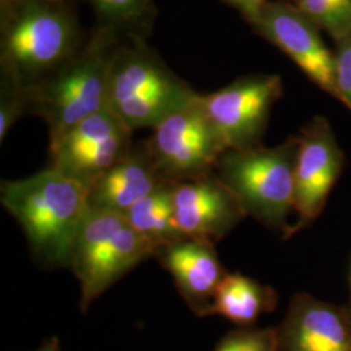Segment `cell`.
I'll return each instance as SVG.
<instances>
[{
    "label": "cell",
    "mask_w": 351,
    "mask_h": 351,
    "mask_svg": "<svg viewBox=\"0 0 351 351\" xmlns=\"http://www.w3.org/2000/svg\"><path fill=\"white\" fill-rule=\"evenodd\" d=\"M1 75L26 90L81 49L80 23L69 0H0Z\"/></svg>",
    "instance_id": "6da1fadb"
},
{
    "label": "cell",
    "mask_w": 351,
    "mask_h": 351,
    "mask_svg": "<svg viewBox=\"0 0 351 351\" xmlns=\"http://www.w3.org/2000/svg\"><path fill=\"white\" fill-rule=\"evenodd\" d=\"M0 202L23 228L38 263L71 265L75 237L88 213V189L49 167L23 180L1 181Z\"/></svg>",
    "instance_id": "7a4b0ae2"
},
{
    "label": "cell",
    "mask_w": 351,
    "mask_h": 351,
    "mask_svg": "<svg viewBox=\"0 0 351 351\" xmlns=\"http://www.w3.org/2000/svg\"><path fill=\"white\" fill-rule=\"evenodd\" d=\"M123 34L99 25L81 49L27 90L29 113L42 117L50 147L90 116L110 108V75Z\"/></svg>",
    "instance_id": "3957f363"
},
{
    "label": "cell",
    "mask_w": 351,
    "mask_h": 351,
    "mask_svg": "<svg viewBox=\"0 0 351 351\" xmlns=\"http://www.w3.org/2000/svg\"><path fill=\"white\" fill-rule=\"evenodd\" d=\"M197 97L143 38L123 37L113 58L108 104L130 130L155 129Z\"/></svg>",
    "instance_id": "277c9868"
},
{
    "label": "cell",
    "mask_w": 351,
    "mask_h": 351,
    "mask_svg": "<svg viewBox=\"0 0 351 351\" xmlns=\"http://www.w3.org/2000/svg\"><path fill=\"white\" fill-rule=\"evenodd\" d=\"M298 137L275 147L255 146L226 150L215 175L232 191L246 216L274 232H288V217L294 211V175Z\"/></svg>",
    "instance_id": "5b68a950"
},
{
    "label": "cell",
    "mask_w": 351,
    "mask_h": 351,
    "mask_svg": "<svg viewBox=\"0 0 351 351\" xmlns=\"http://www.w3.org/2000/svg\"><path fill=\"white\" fill-rule=\"evenodd\" d=\"M154 254L155 247L130 226L125 215L88 210L69 265L80 282L81 313H86L107 289Z\"/></svg>",
    "instance_id": "8992f818"
},
{
    "label": "cell",
    "mask_w": 351,
    "mask_h": 351,
    "mask_svg": "<svg viewBox=\"0 0 351 351\" xmlns=\"http://www.w3.org/2000/svg\"><path fill=\"white\" fill-rule=\"evenodd\" d=\"M146 143L160 175L172 184L213 175L226 151L202 108L199 94L188 107L156 126Z\"/></svg>",
    "instance_id": "52a82bcc"
},
{
    "label": "cell",
    "mask_w": 351,
    "mask_h": 351,
    "mask_svg": "<svg viewBox=\"0 0 351 351\" xmlns=\"http://www.w3.org/2000/svg\"><path fill=\"white\" fill-rule=\"evenodd\" d=\"M281 95L278 75H254L199 94V103L226 150H245L262 145L272 107Z\"/></svg>",
    "instance_id": "ba28073f"
},
{
    "label": "cell",
    "mask_w": 351,
    "mask_h": 351,
    "mask_svg": "<svg viewBox=\"0 0 351 351\" xmlns=\"http://www.w3.org/2000/svg\"><path fill=\"white\" fill-rule=\"evenodd\" d=\"M128 126L106 108L72 128L50 149V167L90 189L133 149Z\"/></svg>",
    "instance_id": "9c48e42d"
},
{
    "label": "cell",
    "mask_w": 351,
    "mask_h": 351,
    "mask_svg": "<svg viewBox=\"0 0 351 351\" xmlns=\"http://www.w3.org/2000/svg\"><path fill=\"white\" fill-rule=\"evenodd\" d=\"M345 156L330 124L315 117L302 129L294 175V213L297 221L284 236L288 239L311 226L322 215L329 194L343 169Z\"/></svg>",
    "instance_id": "30bf717a"
},
{
    "label": "cell",
    "mask_w": 351,
    "mask_h": 351,
    "mask_svg": "<svg viewBox=\"0 0 351 351\" xmlns=\"http://www.w3.org/2000/svg\"><path fill=\"white\" fill-rule=\"evenodd\" d=\"M250 24L258 34L287 53L315 85L339 99L336 55L323 42L320 29L295 4L271 0Z\"/></svg>",
    "instance_id": "8fae6325"
},
{
    "label": "cell",
    "mask_w": 351,
    "mask_h": 351,
    "mask_svg": "<svg viewBox=\"0 0 351 351\" xmlns=\"http://www.w3.org/2000/svg\"><path fill=\"white\" fill-rule=\"evenodd\" d=\"M176 224L186 239L216 243L246 217L241 204L217 176L173 184Z\"/></svg>",
    "instance_id": "7c38bea8"
},
{
    "label": "cell",
    "mask_w": 351,
    "mask_h": 351,
    "mask_svg": "<svg viewBox=\"0 0 351 351\" xmlns=\"http://www.w3.org/2000/svg\"><path fill=\"white\" fill-rule=\"evenodd\" d=\"M277 328V351H351V326L345 306L295 294Z\"/></svg>",
    "instance_id": "4fadbf2b"
},
{
    "label": "cell",
    "mask_w": 351,
    "mask_h": 351,
    "mask_svg": "<svg viewBox=\"0 0 351 351\" xmlns=\"http://www.w3.org/2000/svg\"><path fill=\"white\" fill-rule=\"evenodd\" d=\"M154 258L173 277L181 298L194 314L213 315L216 291L228 274L213 243L182 239L156 249Z\"/></svg>",
    "instance_id": "5bb4252c"
},
{
    "label": "cell",
    "mask_w": 351,
    "mask_h": 351,
    "mask_svg": "<svg viewBox=\"0 0 351 351\" xmlns=\"http://www.w3.org/2000/svg\"><path fill=\"white\" fill-rule=\"evenodd\" d=\"M168 182L160 175L146 142L110 168L88 190L90 211L125 215L136 203Z\"/></svg>",
    "instance_id": "9a60e30c"
},
{
    "label": "cell",
    "mask_w": 351,
    "mask_h": 351,
    "mask_svg": "<svg viewBox=\"0 0 351 351\" xmlns=\"http://www.w3.org/2000/svg\"><path fill=\"white\" fill-rule=\"evenodd\" d=\"M276 306L274 289L241 274H226L216 291L213 315L224 316L241 328H250Z\"/></svg>",
    "instance_id": "2e32d148"
},
{
    "label": "cell",
    "mask_w": 351,
    "mask_h": 351,
    "mask_svg": "<svg viewBox=\"0 0 351 351\" xmlns=\"http://www.w3.org/2000/svg\"><path fill=\"white\" fill-rule=\"evenodd\" d=\"M125 217L143 239L155 247L186 239L178 230L175 219L173 184L165 182L150 195L136 203Z\"/></svg>",
    "instance_id": "e0dca14e"
},
{
    "label": "cell",
    "mask_w": 351,
    "mask_h": 351,
    "mask_svg": "<svg viewBox=\"0 0 351 351\" xmlns=\"http://www.w3.org/2000/svg\"><path fill=\"white\" fill-rule=\"evenodd\" d=\"M101 19V25L123 36L143 38L155 13L152 0H88Z\"/></svg>",
    "instance_id": "ac0fdd59"
},
{
    "label": "cell",
    "mask_w": 351,
    "mask_h": 351,
    "mask_svg": "<svg viewBox=\"0 0 351 351\" xmlns=\"http://www.w3.org/2000/svg\"><path fill=\"white\" fill-rule=\"evenodd\" d=\"M297 8L337 42L351 34V0H295Z\"/></svg>",
    "instance_id": "d6986e66"
},
{
    "label": "cell",
    "mask_w": 351,
    "mask_h": 351,
    "mask_svg": "<svg viewBox=\"0 0 351 351\" xmlns=\"http://www.w3.org/2000/svg\"><path fill=\"white\" fill-rule=\"evenodd\" d=\"M213 351H277V328H239L229 332Z\"/></svg>",
    "instance_id": "ffe728a7"
},
{
    "label": "cell",
    "mask_w": 351,
    "mask_h": 351,
    "mask_svg": "<svg viewBox=\"0 0 351 351\" xmlns=\"http://www.w3.org/2000/svg\"><path fill=\"white\" fill-rule=\"evenodd\" d=\"M29 113L27 90L1 75L0 84V142L10 133L16 121Z\"/></svg>",
    "instance_id": "44dd1931"
},
{
    "label": "cell",
    "mask_w": 351,
    "mask_h": 351,
    "mask_svg": "<svg viewBox=\"0 0 351 351\" xmlns=\"http://www.w3.org/2000/svg\"><path fill=\"white\" fill-rule=\"evenodd\" d=\"M336 84L339 101L351 111V34L339 42L336 53Z\"/></svg>",
    "instance_id": "7402d4cb"
},
{
    "label": "cell",
    "mask_w": 351,
    "mask_h": 351,
    "mask_svg": "<svg viewBox=\"0 0 351 351\" xmlns=\"http://www.w3.org/2000/svg\"><path fill=\"white\" fill-rule=\"evenodd\" d=\"M230 5L237 8L243 17L251 23L263 8L264 5L271 0H226Z\"/></svg>",
    "instance_id": "603a6c76"
},
{
    "label": "cell",
    "mask_w": 351,
    "mask_h": 351,
    "mask_svg": "<svg viewBox=\"0 0 351 351\" xmlns=\"http://www.w3.org/2000/svg\"><path fill=\"white\" fill-rule=\"evenodd\" d=\"M34 351H60V342L58 337H50V339H45L43 343Z\"/></svg>",
    "instance_id": "cb8c5ba5"
},
{
    "label": "cell",
    "mask_w": 351,
    "mask_h": 351,
    "mask_svg": "<svg viewBox=\"0 0 351 351\" xmlns=\"http://www.w3.org/2000/svg\"><path fill=\"white\" fill-rule=\"evenodd\" d=\"M345 310H346V314H348V317H349V322H350L351 326V302L348 304V306H345Z\"/></svg>",
    "instance_id": "d4e9b609"
}]
</instances>
